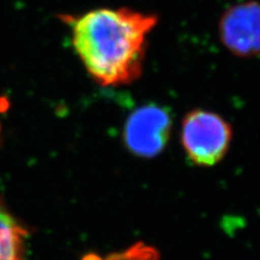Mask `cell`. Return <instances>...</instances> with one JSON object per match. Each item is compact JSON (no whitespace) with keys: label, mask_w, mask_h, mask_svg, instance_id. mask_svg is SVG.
<instances>
[{"label":"cell","mask_w":260,"mask_h":260,"mask_svg":"<svg viewBox=\"0 0 260 260\" xmlns=\"http://www.w3.org/2000/svg\"><path fill=\"white\" fill-rule=\"evenodd\" d=\"M157 16L126 8H100L71 20L72 44L91 78L101 86H120L139 78L146 37Z\"/></svg>","instance_id":"6da1fadb"},{"label":"cell","mask_w":260,"mask_h":260,"mask_svg":"<svg viewBox=\"0 0 260 260\" xmlns=\"http://www.w3.org/2000/svg\"><path fill=\"white\" fill-rule=\"evenodd\" d=\"M231 138L230 125L215 113L195 110L183 119V148L197 165H215L224 156Z\"/></svg>","instance_id":"7a4b0ae2"},{"label":"cell","mask_w":260,"mask_h":260,"mask_svg":"<svg viewBox=\"0 0 260 260\" xmlns=\"http://www.w3.org/2000/svg\"><path fill=\"white\" fill-rule=\"evenodd\" d=\"M172 118L158 105H145L130 115L124 132L129 150L136 155L152 157L159 154L169 139Z\"/></svg>","instance_id":"3957f363"},{"label":"cell","mask_w":260,"mask_h":260,"mask_svg":"<svg viewBox=\"0 0 260 260\" xmlns=\"http://www.w3.org/2000/svg\"><path fill=\"white\" fill-rule=\"evenodd\" d=\"M220 36L232 52L247 56L260 52V5L247 3L228 10L220 22Z\"/></svg>","instance_id":"277c9868"},{"label":"cell","mask_w":260,"mask_h":260,"mask_svg":"<svg viewBox=\"0 0 260 260\" xmlns=\"http://www.w3.org/2000/svg\"><path fill=\"white\" fill-rule=\"evenodd\" d=\"M28 232L0 200V260H26Z\"/></svg>","instance_id":"5b68a950"},{"label":"cell","mask_w":260,"mask_h":260,"mask_svg":"<svg viewBox=\"0 0 260 260\" xmlns=\"http://www.w3.org/2000/svg\"><path fill=\"white\" fill-rule=\"evenodd\" d=\"M83 260H160V258L158 251L153 246L139 242L124 250L110 254L104 258L95 254H88Z\"/></svg>","instance_id":"8992f818"}]
</instances>
